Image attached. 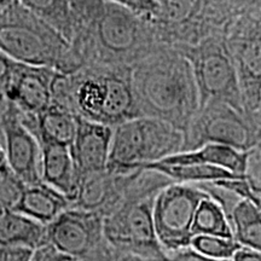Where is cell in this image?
<instances>
[{
  "label": "cell",
  "instance_id": "obj_1",
  "mask_svg": "<svg viewBox=\"0 0 261 261\" xmlns=\"http://www.w3.org/2000/svg\"><path fill=\"white\" fill-rule=\"evenodd\" d=\"M140 115L168 121L185 133L200 108L197 85L188 58L162 44L132 68Z\"/></svg>",
  "mask_w": 261,
  "mask_h": 261
},
{
  "label": "cell",
  "instance_id": "obj_2",
  "mask_svg": "<svg viewBox=\"0 0 261 261\" xmlns=\"http://www.w3.org/2000/svg\"><path fill=\"white\" fill-rule=\"evenodd\" d=\"M52 103L76 116L115 127L140 115L126 65L85 64L71 73L57 71Z\"/></svg>",
  "mask_w": 261,
  "mask_h": 261
},
{
  "label": "cell",
  "instance_id": "obj_3",
  "mask_svg": "<svg viewBox=\"0 0 261 261\" xmlns=\"http://www.w3.org/2000/svg\"><path fill=\"white\" fill-rule=\"evenodd\" d=\"M163 42L152 23L109 0H102L89 17L80 22L71 42L85 64L126 65L133 68Z\"/></svg>",
  "mask_w": 261,
  "mask_h": 261
},
{
  "label": "cell",
  "instance_id": "obj_4",
  "mask_svg": "<svg viewBox=\"0 0 261 261\" xmlns=\"http://www.w3.org/2000/svg\"><path fill=\"white\" fill-rule=\"evenodd\" d=\"M171 182L160 172L143 168L119 204L103 218L104 234L116 260H168L155 230L154 201Z\"/></svg>",
  "mask_w": 261,
  "mask_h": 261
},
{
  "label": "cell",
  "instance_id": "obj_5",
  "mask_svg": "<svg viewBox=\"0 0 261 261\" xmlns=\"http://www.w3.org/2000/svg\"><path fill=\"white\" fill-rule=\"evenodd\" d=\"M0 48L22 63L61 73L83 67L73 45L19 0H0Z\"/></svg>",
  "mask_w": 261,
  "mask_h": 261
},
{
  "label": "cell",
  "instance_id": "obj_6",
  "mask_svg": "<svg viewBox=\"0 0 261 261\" xmlns=\"http://www.w3.org/2000/svg\"><path fill=\"white\" fill-rule=\"evenodd\" d=\"M181 129L158 117L139 116L114 127L107 168L127 173L180 152Z\"/></svg>",
  "mask_w": 261,
  "mask_h": 261
},
{
  "label": "cell",
  "instance_id": "obj_7",
  "mask_svg": "<svg viewBox=\"0 0 261 261\" xmlns=\"http://www.w3.org/2000/svg\"><path fill=\"white\" fill-rule=\"evenodd\" d=\"M184 136L181 151L198 149L208 143L250 151L261 144V112H241L227 103L211 100L198 108Z\"/></svg>",
  "mask_w": 261,
  "mask_h": 261
},
{
  "label": "cell",
  "instance_id": "obj_8",
  "mask_svg": "<svg viewBox=\"0 0 261 261\" xmlns=\"http://www.w3.org/2000/svg\"><path fill=\"white\" fill-rule=\"evenodd\" d=\"M174 47L190 62L197 85L200 107L211 100H220L246 112L224 33L211 34L196 44Z\"/></svg>",
  "mask_w": 261,
  "mask_h": 261
},
{
  "label": "cell",
  "instance_id": "obj_9",
  "mask_svg": "<svg viewBox=\"0 0 261 261\" xmlns=\"http://www.w3.org/2000/svg\"><path fill=\"white\" fill-rule=\"evenodd\" d=\"M225 42L236 69L244 109L254 113L261 104V10L228 22Z\"/></svg>",
  "mask_w": 261,
  "mask_h": 261
},
{
  "label": "cell",
  "instance_id": "obj_10",
  "mask_svg": "<svg viewBox=\"0 0 261 261\" xmlns=\"http://www.w3.org/2000/svg\"><path fill=\"white\" fill-rule=\"evenodd\" d=\"M210 195L202 184L173 181L156 195L154 224L166 253L191 246L192 223L202 198Z\"/></svg>",
  "mask_w": 261,
  "mask_h": 261
},
{
  "label": "cell",
  "instance_id": "obj_11",
  "mask_svg": "<svg viewBox=\"0 0 261 261\" xmlns=\"http://www.w3.org/2000/svg\"><path fill=\"white\" fill-rule=\"evenodd\" d=\"M46 240L73 260H116L98 212L67 208L46 225Z\"/></svg>",
  "mask_w": 261,
  "mask_h": 261
},
{
  "label": "cell",
  "instance_id": "obj_12",
  "mask_svg": "<svg viewBox=\"0 0 261 261\" xmlns=\"http://www.w3.org/2000/svg\"><path fill=\"white\" fill-rule=\"evenodd\" d=\"M142 169L120 173L104 168L102 171L79 175L71 207L98 212L104 218L119 204Z\"/></svg>",
  "mask_w": 261,
  "mask_h": 261
},
{
  "label": "cell",
  "instance_id": "obj_13",
  "mask_svg": "<svg viewBox=\"0 0 261 261\" xmlns=\"http://www.w3.org/2000/svg\"><path fill=\"white\" fill-rule=\"evenodd\" d=\"M56 69L45 65L19 62L6 92L21 113L38 115L52 103V89Z\"/></svg>",
  "mask_w": 261,
  "mask_h": 261
},
{
  "label": "cell",
  "instance_id": "obj_14",
  "mask_svg": "<svg viewBox=\"0 0 261 261\" xmlns=\"http://www.w3.org/2000/svg\"><path fill=\"white\" fill-rule=\"evenodd\" d=\"M4 148L9 166L24 184L42 181L40 143L37 136L22 122L21 110L6 122Z\"/></svg>",
  "mask_w": 261,
  "mask_h": 261
},
{
  "label": "cell",
  "instance_id": "obj_15",
  "mask_svg": "<svg viewBox=\"0 0 261 261\" xmlns=\"http://www.w3.org/2000/svg\"><path fill=\"white\" fill-rule=\"evenodd\" d=\"M77 127L70 145L79 175L107 168L114 127L76 116Z\"/></svg>",
  "mask_w": 261,
  "mask_h": 261
},
{
  "label": "cell",
  "instance_id": "obj_16",
  "mask_svg": "<svg viewBox=\"0 0 261 261\" xmlns=\"http://www.w3.org/2000/svg\"><path fill=\"white\" fill-rule=\"evenodd\" d=\"M41 146V179L69 198H74L79 173L70 146L47 139H38Z\"/></svg>",
  "mask_w": 261,
  "mask_h": 261
},
{
  "label": "cell",
  "instance_id": "obj_17",
  "mask_svg": "<svg viewBox=\"0 0 261 261\" xmlns=\"http://www.w3.org/2000/svg\"><path fill=\"white\" fill-rule=\"evenodd\" d=\"M69 207L71 202L67 196L45 181H39L24 185L11 210L47 225Z\"/></svg>",
  "mask_w": 261,
  "mask_h": 261
},
{
  "label": "cell",
  "instance_id": "obj_18",
  "mask_svg": "<svg viewBox=\"0 0 261 261\" xmlns=\"http://www.w3.org/2000/svg\"><path fill=\"white\" fill-rule=\"evenodd\" d=\"M250 151H243L231 145L220 143H208L201 148L189 151H180L161 160L166 163H208L228 169L241 177H247L248 161ZM158 162V161H156Z\"/></svg>",
  "mask_w": 261,
  "mask_h": 261
},
{
  "label": "cell",
  "instance_id": "obj_19",
  "mask_svg": "<svg viewBox=\"0 0 261 261\" xmlns=\"http://www.w3.org/2000/svg\"><path fill=\"white\" fill-rule=\"evenodd\" d=\"M21 119L38 139H47L70 146L76 133V115L54 103L38 115L21 113Z\"/></svg>",
  "mask_w": 261,
  "mask_h": 261
},
{
  "label": "cell",
  "instance_id": "obj_20",
  "mask_svg": "<svg viewBox=\"0 0 261 261\" xmlns=\"http://www.w3.org/2000/svg\"><path fill=\"white\" fill-rule=\"evenodd\" d=\"M25 8L73 42L79 32L80 22L70 0H19Z\"/></svg>",
  "mask_w": 261,
  "mask_h": 261
},
{
  "label": "cell",
  "instance_id": "obj_21",
  "mask_svg": "<svg viewBox=\"0 0 261 261\" xmlns=\"http://www.w3.org/2000/svg\"><path fill=\"white\" fill-rule=\"evenodd\" d=\"M140 168L152 169V171L160 172L161 174L171 179L172 181L177 182L201 184V182H213L217 180H224V179L247 178L234 174L228 169L208 165V163H185V165H180V163H166L158 161L146 163Z\"/></svg>",
  "mask_w": 261,
  "mask_h": 261
},
{
  "label": "cell",
  "instance_id": "obj_22",
  "mask_svg": "<svg viewBox=\"0 0 261 261\" xmlns=\"http://www.w3.org/2000/svg\"><path fill=\"white\" fill-rule=\"evenodd\" d=\"M233 238L242 247L261 252V207L247 198H238L228 212Z\"/></svg>",
  "mask_w": 261,
  "mask_h": 261
},
{
  "label": "cell",
  "instance_id": "obj_23",
  "mask_svg": "<svg viewBox=\"0 0 261 261\" xmlns=\"http://www.w3.org/2000/svg\"><path fill=\"white\" fill-rule=\"evenodd\" d=\"M46 241V225L12 210L0 220V243L21 244L29 248L40 246Z\"/></svg>",
  "mask_w": 261,
  "mask_h": 261
},
{
  "label": "cell",
  "instance_id": "obj_24",
  "mask_svg": "<svg viewBox=\"0 0 261 261\" xmlns=\"http://www.w3.org/2000/svg\"><path fill=\"white\" fill-rule=\"evenodd\" d=\"M191 231L192 236L213 234V236L233 238L232 227L226 208L211 192L210 195L202 198L198 204Z\"/></svg>",
  "mask_w": 261,
  "mask_h": 261
},
{
  "label": "cell",
  "instance_id": "obj_25",
  "mask_svg": "<svg viewBox=\"0 0 261 261\" xmlns=\"http://www.w3.org/2000/svg\"><path fill=\"white\" fill-rule=\"evenodd\" d=\"M191 247L208 260L225 261L233 260L241 244L234 238H227L213 234H197L191 241Z\"/></svg>",
  "mask_w": 261,
  "mask_h": 261
},
{
  "label": "cell",
  "instance_id": "obj_26",
  "mask_svg": "<svg viewBox=\"0 0 261 261\" xmlns=\"http://www.w3.org/2000/svg\"><path fill=\"white\" fill-rule=\"evenodd\" d=\"M109 2L129 10L130 12L149 23H155L161 14L159 0H109Z\"/></svg>",
  "mask_w": 261,
  "mask_h": 261
},
{
  "label": "cell",
  "instance_id": "obj_27",
  "mask_svg": "<svg viewBox=\"0 0 261 261\" xmlns=\"http://www.w3.org/2000/svg\"><path fill=\"white\" fill-rule=\"evenodd\" d=\"M247 179L252 185L257 200L261 204V144L250 150L249 161H248Z\"/></svg>",
  "mask_w": 261,
  "mask_h": 261
},
{
  "label": "cell",
  "instance_id": "obj_28",
  "mask_svg": "<svg viewBox=\"0 0 261 261\" xmlns=\"http://www.w3.org/2000/svg\"><path fill=\"white\" fill-rule=\"evenodd\" d=\"M34 249L27 246L11 243H0V260L31 261Z\"/></svg>",
  "mask_w": 261,
  "mask_h": 261
},
{
  "label": "cell",
  "instance_id": "obj_29",
  "mask_svg": "<svg viewBox=\"0 0 261 261\" xmlns=\"http://www.w3.org/2000/svg\"><path fill=\"white\" fill-rule=\"evenodd\" d=\"M19 109L9 97L4 87L0 86V143L4 145V128L11 116L17 114Z\"/></svg>",
  "mask_w": 261,
  "mask_h": 261
},
{
  "label": "cell",
  "instance_id": "obj_30",
  "mask_svg": "<svg viewBox=\"0 0 261 261\" xmlns=\"http://www.w3.org/2000/svg\"><path fill=\"white\" fill-rule=\"evenodd\" d=\"M32 260H55V261H73V259L67 254L61 252L60 249H57L54 244L48 242L46 240L44 243L37 247L33 253Z\"/></svg>",
  "mask_w": 261,
  "mask_h": 261
},
{
  "label": "cell",
  "instance_id": "obj_31",
  "mask_svg": "<svg viewBox=\"0 0 261 261\" xmlns=\"http://www.w3.org/2000/svg\"><path fill=\"white\" fill-rule=\"evenodd\" d=\"M19 62L10 57L8 54L0 48V86L6 89V86L10 84L14 73L17 68Z\"/></svg>",
  "mask_w": 261,
  "mask_h": 261
},
{
  "label": "cell",
  "instance_id": "obj_32",
  "mask_svg": "<svg viewBox=\"0 0 261 261\" xmlns=\"http://www.w3.org/2000/svg\"><path fill=\"white\" fill-rule=\"evenodd\" d=\"M168 260H190V261H210L207 257L202 255L194 249L191 246L180 248L174 252L168 253Z\"/></svg>",
  "mask_w": 261,
  "mask_h": 261
},
{
  "label": "cell",
  "instance_id": "obj_33",
  "mask_svg": "<svg viewBox=\"0 0 261 261\" xmlns=\"http://www.w3.org/2000/svg\"><path fill=\"white\" fill-rule=\"evenodd\" d=\"M9 168H11L9 166V162H8V159H6V151H5V148L4 145L0 143V173L8 171Z\"/></svg>",
  "mask_w": 261,
  "mask_h": 261
},
{
  "label": "cell",
  "instance_id": "obj_34",
  "mask_svg": "<svg viewBox=\"0 0 261 261\" xmlns=\"http://www.w3.org/2000/svg\"><path fill=\"white\" fill-rule=\"evenodd\" d=\"M8 211H9V208L6 207V205L3 203L2 201H0V220L4 218V215L6 214V212H8Z\"/></svg>",
  "mask_w": 261,
  "mask_h": 261
},
{
  "label": "cell",
  "instance_id": "obj_35",
  "mask_svg": "<svg viewBox=\"0 0 261 261\" xmlns=\"http://www.w3.org/2000/svg\"><path fill=\"white\" fill-rule=\"evenodd\" d=\"M259 110L261 112V104H260V108H259Z\"/></svg>",
  "mask_w": 261,
  "mask_h": 261
}]
</instances>
